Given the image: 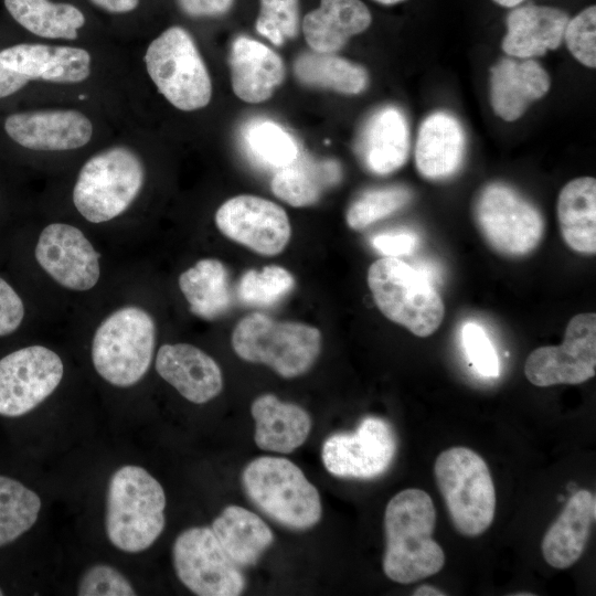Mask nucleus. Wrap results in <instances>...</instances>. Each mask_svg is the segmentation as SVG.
<instances>
[{"instance_id":"bb28decb","label":"nucleus","mask_w":596,"mask_h":596,"mask_svg":"<svg viewBox=\"0 0 596 596\" xmlns=\"http://www.w3.org/2000/svg\"><path fill=\"white\" fill-rule=\"evenodd\" d=\"M371 12L361 0H320L319 8L304 17L302 32L316 52L334 53L353 35L365 31Z\"/></svg>"},{"instance_id":"412c9836","label":"nucleus","mask_w":596,"mask_h":596,"mask_svg":"<svg viewBox=\"0 0 596 596\" xmlns=\"http://www.w3.org/2000/svg\"><path fill=\"white\" fill-rule=\"evenodd\" d=\"M230 66L233 91L247 103L267 100L285 77L281 57L265 44L244 35L232 43Z\"/></svg>"},{"instance_id":"39448f33","label":"nucleus","mask_w":596,"mask_h":596,"mask_svg":"<svg viewBox=\"0 0 596 596\" xmlns=\"http://www.w3.org/2000/svg\"><path fill=\"white\" fill-rule=\"evenodd\" d=\"M434 475L450 521L464 536H478L491 525L496 490L485 459L467 447L441 451Z\"/></svg>"},{"instance_id":"4468645a","label":"nucleus","mask_w":596,"mask_h":596,"mask_svg":"<svg viewBox=\"0 0 596 596\" xmlns=\"http://www.w3.org/2000/svg\"><path fill=\"white\" fill-rule=\"evenodd\" d=\"M596 373V313L574 316L561 345L533 350L524 363L526 379L536 386L581 384Z\"/></svg>"},{"instance_id":"f257e3e1","label":"nucleus","mask_w":596,"mask_h":596,"mask_svg":"<svg viewBox=\"0 0 596 596\" xmlns=\"http://www.w3.org/2000/svg\"><path fill=\"white\" fill-rule=\"evenodd\" d=\"M435 522L434 502L422 489H404L387 502L383 556L386 577L400 584H411L443 568L445 554L433 539Z\"/></svg>"},{"instance_id":"7ed1b4c3","label":"nucleus","mask_w":596,"mask_h":596,"mask_svg":"<svg viewBox=\"0 0 596 596\" xmlns=\"http://www.w3.org/2000/svg\"><path fill=\"white\" fill-rule=\"evenodd\" d=\"M231 343L238 358L260 363L285 379L307 373L316 363L322 345L318 328L299 321H278L254 312L235 326Z\"/></svg>"},{"instance_id":"37998d69","label":"nucleus","mask_w":596,"mask_h":596,"mask_svg":"<svg viewBox=\"0 0 596 596\" xmlns=\"http://www.w3.org/2000/svg\"><path fill=\"white\" fill-rule=\"evenodd\" d=\"M418 245V237L411 232H387L373 237L372 246L384 257L411 255Z\"/></svg>"},{"instance_id":"49530a36","label":"nucleus","mask_w":596,"mask_h":596,"mask_svg":"<svg viewBox=\"0 0 596 596\" xmlns=\"http://www.w3.org/2000/svg\"><path fill=\"white\" fill-rule=\"evenodd\" d=\"M95 6L111 12L125 13L137 8L139 0H91Z\"/></svg>"},{"instance_id":"1a4fd4ad","label":"nucleus","mask_w":596,"mask_h":596,"mask_svg":"<svg viewBox=\"0 0 596 596\" xmlns=\"http://www.w3.org/2000/svg\"><path fill=\"white\" fill-rule=\"evenodd\" d=\"M145 62L159 92L178 109L195 110L210 103L211 78L185 29L171 26L163 31L149 44Z\"/></svg>"},{"instance_id":"a878e982","label":"nucleus","mask_w":596,"mask_h":596,"mask_svg":"<svg viewBox=\"0 0 596 596\" xmlns=\"http://www.w3.org/2000/svg\"><path fill=\"white\" fill-rule=\"evenodd\" d=\"M465 147V132L459 121L447 113L432 114L419 127L416 168L427 179L449 178L461 166Z\"/></svg>"},{"instance_id":"603ef678","label":"nucleus","mask_w":596,"mask_h":596,"mask_svg":"<svg viewBox=\"0 0 596 596\" xmlns=\"http://www.w3.org/2000/svg\"><path fill=\"white\" fill-rule=\"evenodd\" d=\"M4 594L2 587L0 586V596H2Z\"/></svg>"},{"instance_id":"b1692460","label":"nucleus","mask_w":596,"mask_h":596,"mask_svg":"<svg viewBox=\"0 0 596 596\" xmlns=\"http://www.w3.org/2000/svg\"><path fill=\"white\" fill-rule=\"evenodd\" d=\"M570 18L557 8L528 4L512 10L507 17V34L502 50L522 58L540 56L560 46Z\"/></svg>"},{"instance_id":"de8ad7c7","label":"nucleus","mask_w":596,"mask_h":596,"mask_svg":"<svg viewBox=\"0 0 596 596\" xmlns=\"http://www.w3.org/2000/svg\"><path fill=\"white\" fill-rule=\"evenodd\" d=\"M414 596H445L447 595L441 589H438L430 585H421L418 586L414 593Z\"/></svg>"},{"instance_id":"aec40b11","label":"nucleus","mask_w":596,"mask_h":596,"mask_svg":"<svg viewBox=\"0 0 596 596\" xmlns=\"http://www.w3.org/2000/svg\"><path fill=\"white\" fill-rule=\"evenodd\" d=\"M355 149L362 164L374 174L386 175L400 169L409 151L404 114L393 106L375 111L364 124Z\"/></svg>"},{"instance_id":"7c9ffc66","label":"nucleus","mask_w":596,"mask_h":596,"mask_svg":"<svg viewBox=\"0 0 596 596\" xmlns=\"http://www.w3.org/2000/svg\"><path fill=\"white\" fill-rule=\"evenodd\" d=\"M179 287L190 311L204 320L220 318L232 305L228 272L219 259L196 262L180 275Z\"/></svg>"},{"instance_id":"ea45409f","label":"nucleus","mask_w":596,"mask_h":596,"mask_svg":"<svg viewBox=\"0 0 596 596\" xmlns=\"http://www.w3.org/2000/svg\"><path fill=\"white\" fill-rule=\"evenodd\" d=\"M79 596H134L131 583L114 566L95 564L81 576L77 585Z\"/></svg>"},{"instance_id":"f3484780","label":"nucleus","mask_w":596,"mask_h":596,"mask_svg":"<svg viewBox=\"0 0 596 596\" xmlns=\"http://www.w3.org/2000/svg\"><path fill=\"white\" fill-rule=\"evenodd\" d=\"M4 130L20 146L41 151L77 149L93 135L91 120L73 109L15 113L7 117Z\"/></svg>"},{"instance_id":"8fccbe9b","label":"nucleus","mask_w":596,"mask_h":596,"mask_svg":"<svg viewBox=\"0 0 596 596\" xmlns=\"http://www.w3.org/2000/svg\"><path fill=\"white\" fill-rule=\"evenodd\" d=\"M375 2H379L381 4H385V6H392V4H396L398 2H402L404 0H373Z\"/></svg>"},{"instance_id":"6e6552de","label":"nucleus","mask_w":596,"mask_h":596,"mask_svg":"<svg viewBox=\"0 0 596 596\" xmlns=\"http://www.w3.org/2000/svg\"><path fill=\"white\" fill-rule=\"evenodd\" d=\"M143 180L136 152L123 146L105 149L82 167L73 189L74 205L88 222L110 221L130 206Z\"/></svg>"},{"instance_id":"9d476101","label":"nucleus","mask_w":596,"mask_h":596,"mask_svg":"<svg viewBox=\"0 0 596 596\" xmlns=\"http://www.w3.org/2000/svg\"><path fill=\"white\" fill-rule=\"evenodd\" d=\"M473 215L487 244L508 257H522L533 252L545 231L540 210L502 182L489 183L479 191Z\"/></svg>"},{"instance_id":"09e8293b","label":"nucleus","mask_w":596,"mask_h":596,"mask_svg":"<svg viewBox=\"0 0 596 596\" xmlns=\"http://www.w3.org/2000/svg\"><path fill=\"white\" fill-rule=\"evenodd\" d=\"M493 1L496 3H498L499 6L507 7V8H512V7H515V6L520 4L524 0H493Z\"/></svg>"},{"instance_id":"dca6fc26","label":"nucleus","mask_w":596,"mask_h":596,"mask_svg":"<svg viewBox=\"0 0 596 596\" xmlns=\"http://www.w3.org/2000/svg\"><path fill=\"white\" fill-rule=\"evenodd\" d=\"M35 258L57 284L71 290H88L99 279V254L83 232L70 224L53 223L44 227L35 246Z\"/></svg>"},{"instance_id":"2f4dec72","label":"nucleus","mask_w":596,"mask_h":596,"mask_svg":"<svg viewBox=\"0 0 596 596\" xmlns=\"http://www.w3.org/2000/svg\"><path fill=\"white\" fill-rule=\"evenodd\" d=\"M294 73L305 85L347 95L360 94L369 83L364 67L333 53L304 52L294 62Z\"/></svg>"},{"instance_id":"f03ea898","label":"nucleus","mask_w":596,"mask_h":596,"mask_svg":"<svg viewBox=\"0 0 596 596\" xmlns=\"http://www.w3.org/2000/svg\"><path fill=\"white\" fill-rule=\"evenodd\" d=\"M166 493L145 468L126 465L110 477L105 529L109 542L126 553L149 549L166 525Z\"/></svg>"},{"instance_id":"79ce46f5","label":"nucleus","mask_w":596,"mask_h":596,"mask_svg":"<svg viewBox=\"0 0 596 596\" xmlns=\"http://www.w3.org/2000/svg\"><path fill=\"white\" fill-rule=\"evenodd\" d=\"M24 318V305L12 286L0 277V337L13 333Z\"/></svg>"},{"instance_id":"e433bc0d","label":"nucleus","mask_w":596,"mask_h":596,"mask_svg":"<svg viewBox=\"0 0 596 596\" xmlns=\"http://www.w3.org/2000/svg\"><path fill=\"white\" fill-rule=\"evenodd\" d=\"M411 200V190L403 185L365 191L349 206L345 214L347 224L354 231H363L401 210Z\"/></svg>"},{"instance_id":"4c0bfd02","label":"nucleus","mask_w":596,"mask_h":596,"mask_svg":"<svg viewBox=\"0 0 596 596\" xmlns=\"http://www.w3.org/2000/svg\"><path fill=\"white\" fill-rule=\"evenodd\" d=\"M257 32L280 46L299 31V0H260Z\"/></svg>"},{"instance_id":"3c124183","label":"nucleus","mask_w":596,"mask_h":596,"mask_svg":"<svg viewBox=\"0 0 596 596\" xmlns=\"http://www.w3.org/2000/svg\"><path fill=\"white\" fill-rule=\"evenodd\" d=\"M517 596H523V595H528V596H532L534 594H531V593H519V594H514Z\"/></svg>"},{"instance_id":"c9c22d12","label":"nucleus","mask_w":596,"mask_h":596,"mask_svg":"<svg viewBox=\"0 0 596 596\" xmlns=\"http://www.w3.org/2000/svg\"><path fill=\"white\" fill-rule=\"evenodd\" d=\"M295 286L291 273L278 265L246 270L237 284L240 301L254 307H269L286 297Z\"/></svg>"},{"instance_id":"a19ab883","label":"nucleus","mask_w":596,"mask_h":596,"mask_svg":"<svg viewBox=\"0 0 596 596\" xmlns=\"http://www.w3.org/2000/svg\"><path fill=\"white\" fill-rule=\"evenodd\" d=\"M461 339L467 358L476 371L483 376H497L499 359L483 328L477 323H466L461 330Z\"/></svg>"},{"instance_id":"2eb2a0df","label":"nucleus","mask_w":596,"mask_h":596,"mask_svg":"<svg viewBox=\"0 0 596 596\" xmlns=\"http://www.w3.org/2000/svg\"><path fill=\"white\" fill-rule=\"evenodd\" d=\"M215 224L227 238L264 256L280 254L291 236L286 211L249 194L226 200L215 213Z\"/></svg>"},{"instance_id":"c03bdc74","label":"nucleus","mask_w":596,"mask_h":596,"mask_svg":"<svg viewBox=\"0 0 596 596\" xmlns=\"http://www.w3.org/2000/svg\"><path fill=\"white\" fill-rule=\"evenodd\" d=\"M178 3L190 17H219L232 8L234 0H178Z\"/></svg>"},{"instance_id":"72a5a7b5","label":"nucleus","mask_w":596,"mask_h":596,"mask_svg":"<svg viewBox=\"0 0 596 596\" xmlns=\"http://www.w3.org/2000/svg\"><path fill=\"white\" fill-rule=\"evenodd\" d=\"M36 492L15 478L0 475V547L26 533L41 511Z\"/></svg>"},{"instance_id":"0eeeda50","label":"nucleus","mask_w":596,"mask_h":596,"mask_svg":"<svg viewBox=\"0 0 596 596\" xmlns=\"http://www.w3.org/2000/svg\"><path fill=\"white\" fill-rule=\"evenodd\" d=\"M156 345V324L139 307H124L109 315L96 329L92 361L108 383L128 387L149 370Z\"/></svg>"},{"instance_id":"6ab92c4d","label":"nucleus","mask_w":596,"mask_h":596,"mask_svg":"<svg viewBox=\"0 0 596 596\" xmlns=\"http://www.w3.org/2000/svg\"><path fill=\"white\" fill-rule=\"evenodd\" d=\"M0 62L29 79L72 84L91 73V55L81 47L17 44L0 52Z\"/></svg>"},{"instance_id":"a18cd8bd","label":"nucleus","mask_w":596,"mask_h":596,"mask_svg":"<svg viewBox=\"0 0 596 596\" xmlns=\"http://www.w3.org/2000/svg\"><path fill=\"white\" fill-rule=\"evenodd\" d=\"M30 79L14 72L0 62V98L17 93L24 87Z\"/></svg>"},{"instance_id":"cd10ccee","label":"nucleus","mask_w":596,"mask_h":596,"mask_svg":"<svg viewBox=\"0 0 596 596\" xmlns=\"http://www.w3.org/2000/svg\"><path fill=\"white\" fill-rule=\"evenodd\" d=\"M341 178L342 169L336 160H318L300 152L291 163L276 170L270 189L278 199L291 206H309L317 203L323 192L339 183Z\"/></svg>"},{"instance_id":"20e7f679","label":"nucleus","mask_w":596,"mask_h":596,"mask_svg":"<svg viewBox=\"0 0 596 596\" xmlns=\"http://www.w3.org/2000/svg\"><path fill=\"white\" fill-rule=\"evenodd\" d=\"M248 499L267 517L292 530H307L321 519L320 494L304 471L284 457L262 456L242 472Z\"/></svg>"},{"instance_id":"ddd939ff","label":"nucleus","mask_w":596,"mask_h":596,"mask_svg":"<svg viewBox=\"0 0 596 596\" xmlns=\"http://www.w3.org/2000/svg\"><path fill=\"white\" fill-rule=\"evenodd\" d=\"M64 374L61 358L43 345H30L0 359V415L20 417L46 400Z\"/></svg>"},{"instance_id":"4be33fe9","label":"nucleus","mask_w":596,"mask_h":596,"mask_svg":"<svg viewBox=\"0 0 596 596\" xmlns=\"http://www.w3.org/2000/svg\"><path fill=\"white\" fill-rule=\"evenodd\" d=\"M595 519V496L586 489L573 493L542 540L545 562L558 570L574 565L585 551Z\"/></svg>"},{"instance_id":"423d86ee","label":"nucleus","mask_w":596,"mask_h":596,"mask_svg":"<svg viewBox=\"0 0 596 596\" xmlns=\"http://www.w3.org/2000/svg\"><path fill=\"white\" fill-rule=\"evenodd\" d=\"M368 286L379 310L417 337H428L440 326L445 307L435 287L397 257H382L368 270Z\"/></svg>"},{"instance_id":"9b49d317","label":"nucleus","mask_w":596,"mask_h":596,"mask_svg":"<svg viewBox=\"0 0 596 596\" xmlns=\"http://www.w3.org/2000/svg\"><path fill=\"white\" fill-rule=\"evenodd\" d=\"M180 582L199 596H237L246 586L241 567L227 555L211 526L182 531L172 546Z\"/></svg>"},{"instance_id":"c756f323","label":"nucleus","mask_w":596,"mask_h":596,"mask_svg":"<svg viewBox=\"0 0 596 596\" xmlns=\"http://www.w3.org/2000/svg\"><path fill=\"white\" fill-rule=\"evenodd\" d=\"M557 220L566 245L573 251L596 253V180L582 177L563 187L557 199Z\"/></svg>"},{"instance_id":"f8f14e48","label":"nucleus","mask_w":596,"mask_h":596,"mask_svg":"<svg viewBox=\"0 0 596 596\" xmlns=\"http://www.w3.org/2000/svg\"><path fill=\"white\" fill-rule=\"evenodd\" d=\"M397 451L392 425L376 416H366L352 432L330 435L322 444L321 459L331 475L344 479L369 480L382 476Z\"/></svg>"},{"instance_id":"c85d7f7f","label":"nucleus","mask_w":596,"mask_h":596,"mask_svg":"<svg viewBox=\"0 0 596 596\" xmlns=\"http://www.w3.org/2000/svg\"><path fill=\"white\" fill-rule=\"evenodd\" d=\"M211 529L240 567L255 565L274 542L273 531L259 515L235 504L225 507Z\"/></svg>"},{"instance_id":"393cba45","label":"nucleus","mask_w":596,"mask_h":596,"mask_svg":"<svg viewBox=\"0 0 596 596\" xmlns=\"http://www.w3.org/2000/svg\"><path fill=\"white\" fill-rule=\"evenodd\" d=\"M251 413L255 422V444L266 451L292 453L307 440L311 430V417L305 408L270 393L256 397Z\"/></svg>"},{"instance_id":"473e14b6","label":"nucleus","mask_w":596,"mask_h":596,"mask_svg":"<svg viewBox=\"0 0 596 596\" xmlns=\"http://www.w3.org/2000/svg\"><path fill=\"white\" fill-rule=\"evenodd\" d=\"M4 6L19 24L41 38L73 40L85 23L82 11L70 3L4 0Z\"/></svg>"},{"instance_id":"5701e85b","label":"nucleus","mask_w":596,"mask_h":596,"mask_svg":"<svg viewBox=\"0 0 596 596\" xmlns=\"http://www.w3.org/2000/svg\"><path fill=\"white\" fill-rule=\"evenodd\" d=\"M550 89V77L534 60L502 58L491 67L490 98L494 113L507 121L518 119Z\"/></svg>"},{"instance_id":"a211bd4d","label":"nucleus","mask_w":596,"mask_h":596,"mask_svg":"<svg viewBox=\"0 0 596 596\" xmlns=\"http://www.w3.org/2000/svg\"><path fill=\"white\" fill-rule=\"evenodd\" d=\"M156 370L185 400L204 404L223 389V375L216 361L189 343L163 344L157 352Z\"/></svg>"},{"instance_id":"f704fd0d","label":"nucleus","mask_w":596,"mask_h":596,"mask_svg":"<svg viewBox=\"0 0 596 596\" xmlns=\"http://www.w3.org/2000/svg\"><path fill=\"white\" fill-rule=\"evenodd\" d=\"M244 139L254 159L272 169L288 166L300 153L296 139L272 120L252 121L244 131Z\"/></svg>"},{"instance_id":"58836bf2","label":"nucleus","mask_w":596,"mask_h":596,"mask_svg":"<svg viewBox=\"0 0 596 596\" xmlns=\"http://www.w3.org/2000/svg\"><path fill=\"white\" fill-rule=\"evenodd\" d=\"M563 39L578 62L594 68L596 65V7L590 6L568 20Z\"/></svg>"}]
</instances>
